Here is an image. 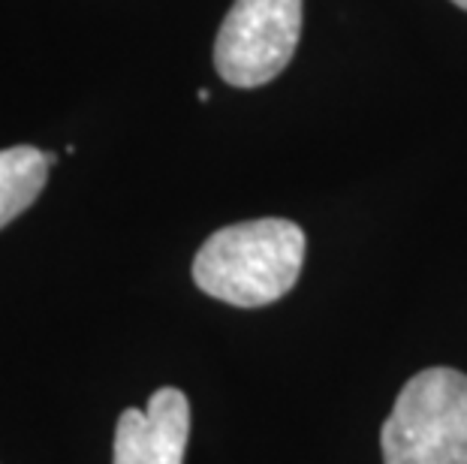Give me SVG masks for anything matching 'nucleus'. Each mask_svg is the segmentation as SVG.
Returning <instances> with one entry per match:
<instances>
[{"label": "nucleus", "instance_id": "f257e3e1", "mask_svg": "<svg viewBox=\"0 0 467 464\" xmlns=\"http://www.w3.org/2000/svg\"><path fill=\"white\" fill-rule=\"evenodd\" d=\"M305 232L284 217H260L208 235L193 260L196 286L233 308L284 299L302 274Z\"/></svg>", "mask_w": 467, "mask_h": 464}, {"label": "nucleus", "instance_id": "f03ea898", "mask_svg": "<svg viewBox=\"0 0 467 464\" xmlns=\"http://www.w3.org/2000/svg\"><path fill=\"white\" fill-rule=\"evenodd\" d=\"M383 464H467V374L425 368L380 428Z\"/></svg>", "mask_w": 467, "mask_h": 464}, {"label": "nucleus", "instance_id": "7ed1b4c3", "mask_svg": "<svg viewBox=\"0 0 467 464\" xmlns=\"http://www.w3.org/2000/svg\"><path fill=\"white\" fill-rule=\"evenodd\" d=\"M302 0H235L214 39V70L233 88H260L293 61Z\"/></svg>", "mask_w": 467, "mask_h": 464}, {"label": "nucleus", "instance_id": "20e7f679", "mask_svg": "<svg viewBox=\"0 0 467 464\" xmlns=\"http://www.w3.org/2000/svg\"><path fill=\"white\" fill-rule=\"evenodd\" d=\"M191 438V404L182 389L163 387L145 410L127 407L115 428L112 464H182Z\"/></svg>", "mask_w": 467, "mask_h": 464}, {"label": "nucleus", "instance_id": "39448f33", "mask_svg": "<svg viewBox=\"0 0 467 464\" xmlns=\"http://www.w3.org/2000/svg\"><path fill=\"white\" fill-rule=\"evenodd\" d=\"M52 163H57V157L34 145H16L0 151V230L36 202Z\"/></svg>", "mask_w": 467, "mask_h": 464}, {"label": "nucleus", "instance_id": "423d86ee", "mask_svg": "<svg viewBox=\"0 0 467 464\" xmlns=\"http://www.w3.org/2000/svg\"><path fill=\"white\" fill-rule=\"evenodd\" d=\"M452 4L459 6V9H464V13H467V0H452Z\"/></svg>", "mask_w": 467, "mask_h": 464}]
</instances>
